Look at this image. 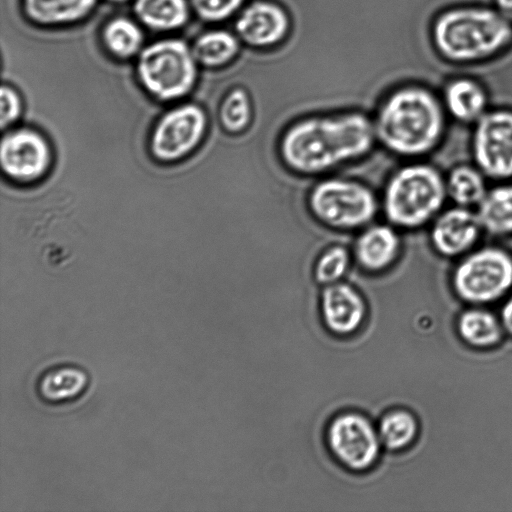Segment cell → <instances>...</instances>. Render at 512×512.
Segmentation results:
<instances>
[{"instance_id":"1","label":"cell","mask_w":512,"mask_h":512,"mask_svg":"<svg viewBox=\"0 0 512 512\" xmlns=\"http://www.w3.org/2000/svg\"><path fill=\"white\" fill-rule=\"evenodd\" d=\"M377 142L373 119L360 111L299 119L282 133V163L303 176L327 173L367 156Z\"/></svg>"},{"instance_id":"2","label":"cell","mask_w":512,"mask_h":512,"mask_svg":"<svg viewBox=\"0 0 512 512\" xmlns=\"http://www.w3.org/2000/svg\"><path fill=\"white\" fill-rule=\"evenodd\" d=\"M373 123L377 142L402 157H418L432 151L445 127L439 101L420 87H405L389 95Z\"/></svg>"},{"instance_id":"3","label":"cell","mask_w":512,"mask_h":512,"mask_svg":"<svg viewBox=\"0 0 512 512\" xmlns=\"http://www.w3.org/2000/svg\"><path fill=\"white\" fill-rule=\"evenodd\" d=\"M447 196L446 181L436 168L412 163L397 169L383 190L387 221L401 229H416L436 218Z\"/></svg>"},{"instance_id":"4","label":"cell","mask_w":512,"mask_h":512,"mask_svg":"<svg viewBox=\"0 0 512 512\" xmlns=\"http://www.w3.org/2000/svg\"><path fill=\"white\" fill-rule=\"evenodd\" d=\"M440 52L451 60L471 61L500 50L512 39L504 15L486 8H461L443 14L435 24Z\"/></svg>"},{"instance_id":"5","label":"cell","mask_w":512,"mask_h":512,"mask_svg":"<svg viewBox=\"0 0 512 512\" xmlns=\"http://www.w3.org/2000/svg\"><path fill=\"white\" fill-rule=\"evenodd\" d=\"M197 64L186 42L169 38L144 46L137 56L136 73L150 95L160 101H173L193 89Z\"/></svg>"},{"instance_id":"6","label":"cell","mask_w":512,"mask_h":512,"mask_svg":"<svg viewBox=\"0 0 512 512\" xmlns=\"http://www.w3.org/2000/svg\"><path fill=\"white\" fill-rule=\"evenodd\" d=\"M307 204L318 222L339 231L363 229L372 223L379 208L370 187L340 177L317 182L308 194Z\"/></svg>"},{"instance_id":"7","label":"cell","mask_w":512,"mask_h":512,"mask_svg":"<svg viewBox=\"0 0 512 512\" xmlns=\"http://www.w3.org/2000/svg\"><path fill=\"white\" fill-rule=\"evenodd\" d=\"M457 294L473 303L498 299L512 286V256L497 247L478 249L462 259L453 274Z\"/></svg>"},{"instance_id":"8","label":"cell","mask_w":512,"mask_h":512,"mask_svg":"<svg viewBox=\"0 0 512 512\" xmlns=\"http://www.w3.org/2000/svg\"><path fill=\"white\" fill-rule=\"evenodd\" d=\"M207 128V115L199 105L174 107L162 115L152 130L151 154L162 162L178 161L199 146Z\"/></svg>"},{"instance_id":"9","label":"cell","mask_w":512,"mask_h":512,"mask_svg":"<svg viewBox=\"0 0 512 512\" xmlns=\"http://www.w3.org/2000/svg\"><path fill=\"white\" fill-rule=\"evenodd\" d=\"M326 441L336 460L351 471H365L377 461L381 440L378 430L364 415L344 412L327 426Z\"/></svg>"},{"instance_id":"10","label":"cell","mask_w":512,"mask_h":512,"mask_svg":"<svg viewBox=\"0 0 512 512\" xmlns=\"http://www.w3.org/2000/svg\"><path fill=\"white\" fill-rule=\"evenodd\" d=\"M475 123L472 153L478 169L493 179L512 177V111L484 113Z\"/></svg>"},{"instance_id":"11","label":"cell","mask_w":512,"mask_h":512,"mask_svg":"<svg viewBox=\"0 0 512 512\" xmlns=\"http://www.w3.org/2000/svg\"><path fill=\"white\" fill-rule=\"evenodd\" d=\"M52 152L46 138L32 128L8 130L2 137L0 163L11 180L30 183L44 176L51 165Z\"/></svg>"},{"instance_id":"12","label":"cell","mask_w":512,"mask_h":512,"mask_svg":"<svg viewBox=\"0 0 512 512\" xmlns=\"http://www.w3.org/2000/svg\"><path fill=\"white\" fill-rule=\"evenodd\" d=\"M320 310L323 322L331 333L348 336L363 324L367 305L358 290L339 281L324 286L320 297Z\"/></svg>"},{"instance_id":"13","label":"cell","mask_w":512,"mask_h":512,"mask_svg":"<svg viewBox=\"0 0 512 512\" xmlns=\"http://www.w3.org/2000/svg\"><path fill=\"white\" fill-rule=\"evenodd\" d=\"M481 230L476 212L456 205L436 216L430 240L439 254L454 257L467 252L477 241Z\"/></svg>"},{"instance_id":"14","label":"cell","mask_w":512,"mask_h":512,"mask_svg":"<svg viewBox=\"0 0 512 512\" xmlns=\"http://www.w3.org/2000/svg\"><path fill=\"white\" fill-rule=\"evenodd\" d=\"M401 238L389 224H369L361 229L353 247V257L365 271L378 273L388 269L398 258Z\"/></svg>"},{"instance_id":"15","label":"cell","mask_w":512,"mask_h":512,"mask_svg":"<svg viewBox=\"0 0 512 512\" xmlns=\"http://www.w3.org/2000/svg\"><path fill=\"white\" fill-rule=\"evenodd\" d=\"M89 375L80 366L61 363L42 371L35 382L38 398L50 406H60L80 399L89 387Z\"/></svg>"},{"instance_id":"16","label":"cell","mask_w":512,"mask_h":512,"mask_svg":"<svg viewBox=\"0 0 512 512\" xmlns=\"http://www.w3.org/2000/svg\"><path fill=\"white\" fill-rule=\"evenodd\" d=\"M288 18L277 5L254 3L247 7L236 22L242 40L253 46H268L279 41L287 32Z\"/></svg>"},{"instance_id":"17","label":"cell","mask_w":512,"mask_h":512,"mask_svg":"<svg viewBox=\"0 0 512 512\" xmlns=\"http://www.w3.org/2000/svg\"><path fill=\"white\" fill-rule=\"evenodd\" d=\"M98 0H22L26 16L44 26L65 25L87 17Z\"/></svg>"},{"instance_id":"18","label":"cell","mask_w":512,"mask_h":512,"mask_svg":"<svg viewBox=\"0 0 512 512\" xmlns=\"http://www.w3.org/2000/svg\"><path fill=\"white\" fill-rule=\"evenodd\" d=\"M188 0H135L133 10L138 21L158 32L183 27L190 14Z\"/></svg>"},{"instance_id":"19","label":"cell","mask_w":512,"mask_h":512,"mask_svg":"<svg viewBox=\"0 0 512 512\" xmlns=\"http://www.w3.org/2000/svg\"><path fill=\"white\" fill-rule=\"evenodd\" d=\"M476 215L489 234H512V184L499 185L487 190L477 205Z\"/></svg>"},{"instance_id":"20","label":"cell","mask_w":512,"mask_h":512,"mask_svg":"<svg viewBox=\"0 0 512 512\" xmlns=\"http://www.w3.org/2000/svg\"><path fill=\"white\" fill-rule=\"evenodd\" d=\"M445 104L455 119L476 122L485 113L486 94L476 82L459 79L447 86Z\"/></svg>"},{"instance_id":"21","label":"cell","mask_w":512,"mask_h":512,"mask_svg":"<svg viewBox=\"0 0 512 512\" xmlns=\"http://www.w3.org/2000/svg\"><path fill=\"white\" fill-rule=\"evenodd\" d=\"M101 38L105 49L115 58L137 57L144 48L141 27L126 17H115L103 27Z\"/></svg>"},{"instance_id":"22","label":"cell","mask_w":512,"mask_h":512,"mask_svg":"<svg viewBox=\"0 0 512 512\" xmlns=\"http://www.w3.org/2000/svg\"><path fill=\"white\" fill-rule=\"evenodd\" d=\"M198 64L218 67L229 62L238 51L236 38L227 31L213 30L200 35L191 46Z\"/></svg>"},{"instance_id":"23","label":"cell","mask_w":512,"mask_h":512,"mask_svg":"<svg viewBox=\"0 0 512 512\" xmlns=\"http://www.w3.org/2000/svg\"><path fill=\"white\" fill-rule=\"evenodd\" d=\"M483 175L471 166L455 167L446 181L447 195L458 206H477L487 192Z\"/></svg>"},{"instance_id":"24","label":"cell","mask_w":512,"mask_h":512,"mask_svg":"<svg viewBox=\"0 0 512 512\" xmlns=\"http://www.w3.org/2000/svg\"><path fill=\"white\" fill-rule=\"evenodd\" d=\"M415 417L404 409H394L382 416L378 434L382 445L390 450H401L409 446L417 435Z\"/></svg>"},{"instance_id":"25","label":"cell","mask_w":512,"mask_h":512,"mask_svg":"<svg viewBox=\"0 0 512 512\" xmlns=\"http://www.w3.org/2000/svg\"><path fill=\"white\" fill-rule=\"evenodd\" d=\"M458 329L466 342L479 347L493 345L501 336V329L495 317L480 310H471L462 314Z\"/></svg>"},{"instance_id":"26","label":"cell","mask_w":512,"mask_h":512,"mask_svg":"<svg viewBox=\"0 0 512 512\" xmlns=\"http://www.w3.org/2000/svg\"><path fill=\"white\" fill-rule=\"evenodd\" d=\"M252 117V103L245 90L235 88L224 97L219 108V121L226 132L233 135L244 132Z\"/></svg>"},{"instance_id":"27","label":"cell","mask_w":512,"mask_h":512,"mask_svg":"<svg viewBox=\"0 0 512 512\" xmlns=\"http://www.w3.org/2000/svg\"><path fill=\"white\" fill-rule=\"evenodd\" d=\"M352 255L342 245H331L316 259L313 267L315 281L323 286L342 280L351 264Z\"/></svg>"},{"instance_id":"28","label":"cell","mask_w":512,"mask_h":512,"mask_svg":"<svg viewBox=\"0 0 512 512\" xmlns=\"http://www.w3.org/2000/svg\"><path fill=\"white\" fill-rule=\"evenodd\" d=\"M194 12L205 21H220L233 14L243 0H188Z\"/></svg>"},{"instance_id":"29","label":"cell","mask_w":512,"mask_h":512,"mask_svg":"<svg viewBox=\"0 0 512 512\" xmlns=\"http://www.w3.org/2000/svg\"><path fill=\"white\" fill-rule=\"evenodd\" d=\"M1 115L0 125L4 130L14 124L22 113V100L19 93L10 85L1 87Z\"/></svg>"},{"instance_id":"30","label":"cell","mask_w":512,"mask_h":512,"mask_svg":"<svg viewBox=\"0 0 512 512\" xmlns=\"http://www.w3.org/2000/svg\"><path fill=\"white\" fill-rule=\"evenodd\" d=\"M502 319L506 329L512 333V298L505 304L502 310Z\"/></svg>"},{"instance_id":"31","label":"cell","mask_w":512,"mask_h":512,"mask_svg":"<svg viewBox=\"0 0 512 512\" xmlns=\"http://www.w3.org/2000/svg\"><path fill=\"white\" fill-rule=\"evenodd\" d=\"M496 2L502 15L512 19V0H496Z\"/></svg>"},{"instance_id":"32","label":"cell","mask_w":512,"mask_h":512,"mask_svg":"<svg viewBox=\"0 0 512 512\" xmlns=\"http://www.w3.org/2000/svg\"><path fill=\"white\" fill-rule=\"evenodd\" d=\"M109 1L119 3V2H125V1H127V0H109Z\"/></svg>"}]
</instances>
